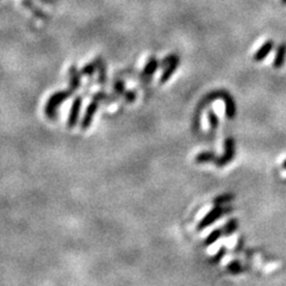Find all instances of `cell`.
I'll use <instances>...</instances> for the list:
<instances>
[{
	"mask_svg": "<svg viewBox=\"0 0 286 286\" xmlns=\"http://www.w3.org/2000/svg\"><path fill=\"white\" fill-rule=\"evenodd\" d=\"M230 199H233V196H231V194H225V196H222V197H218V198H216L215 203L216 204L225 203V202L230 201Z\"/></svg>",
	"mask_w": 286,
	"mask_h": 286,
	"instance_id": "cell-20",
	"label": "cell"
},
{
	"mask_svg": "<svg viewBox=\"0 0 286 286\" xmlns=\"http://www.w3.org/2000/svg\"><path fill=\"white\" fill-rule=\"evenodd\" d=\"M234 158V140L228 139L225 141V154L222 156L220 161H218V166H225V164L229 163L231 161V159Z\"/></svg>",
	"mask_w": 286,
	"mask_h": 286,
	"instance_id": "cell-6",
	"label": "cell"
},
{
	"mask_svg": "<svg viewBox=\"0 0 286 286\" xmlns=\"http://www.w3.org/2000/svg\"><path fill=\"white\" fill-rule=\"evenodd\" d=\"M82 73L78 72L77 67L72 66L69 68V85L73 91H77L80 88V83H82V79H80Z\"/></svg>",
	"mask_w": 286,
	"mask_h": 286,
	"instance_id": "cell-7",
	"label": "cell"
},
{
	"mask_svg": "<svg viewBox=\"0 0 286 286\" xmlns=\"http://www.w3.org/2000/svg\"><path fill=\"white\" fill-rule=\"evenodd\" d=\"M223 254H225V249H221V252H218L217 254L215 255L214 260H212V261H214V263H217L218 260H221V258H222Z\"/></svg>",
	"mask_w": 286,
	"mask_h": 286,
	"instance_id": "cell-23",
	"label": "cell"
},
{
	"mask_svg": "<svg viewBox=\"0 0 286 286\" xmlns=\"http://www.w3.org/2000/svg\"><path fill=\"white\" fill-rule=\"evenodd\" d=\"M113 90L116 91V93L123 96L125 93V88H124V82H121V80H117L115 83H113Z\"/></svg>",
	"mask_w": 286,
	"mask_h": 286,
	"instance_id": "cell-17",
	"label": "cell"
},
{
	"mask_svg": "<svg viewBox=\"0 0 286 286\" xmlns=\"http://www.w3.org/2000/svg\"><path fill=\"white\" fill-rule=\"evenodd\" d=\"M123 97L125 98V101L128 102H133L136 101V92H133V91H128V92H126L125 91V93L123 94Z\"/></svg>",
	"mask_w": 286,
	"mask_h": 286,
	"instance_id": "cell-19",
	"label": "cell"
},
{
	"mask_svg": "<svg viewBox=\"0 0 286 286\" xmlns=\"http://www.w3.org/2000/svg\"><path fill=\"white\" fill-rule=\"evenodd\" d=\"M237 228V222L235 220H231L229 221L228 223H226V225L225 226V233L226 235H230V234H233L234 231L236 230Z\"/></svg>",
	"mask_w": 286,
	"mask_h": 286,
	"instance_id": "cell-15",
	"label": "cell"
},
{
	"mask_svg": "<svg viewBox=\"0 0 286 286\" xmlns=\"http://www.w3.org/2000/svg\"><path fill=\"white\" fill-rule=\"evenodd\" d=\"M23 4H24V5H25V6H26V7H29V9H31V11H32V12H34V13H35V15H37V16H41V17H43V18H45V17H44V15H43V13H42V12H40V11H37V9H36V7H35V6H34V5H32L30 1H28V0H23Z\"/></svg>",
	"mask_w": 286,
	"mask_h": 286,
	"instance_id": "cell-18",
	"label": "cell"
},
{
	"mask_svg": "<svg viewBox=\"0 0 286 286\" xmlns=\"http://www.w3.org/2000/svg\"><path fill=\"white\" fill-rule=\"evenodd\" d=\"M99 102H101V101H99L98 98H96V97H93L92 102L88 104L87 109H86L85 111V115H83L82 123H80V128H82V130H87V129L90 128L91 124H92V121L94 116H96V112L98 111Z\"/></svg>",
	"mask_w": 286,
	"mask_h": 286,
	"instance_id": "cell-2",
	"label": "cell"
},
{
	"mask_svg": "<svg viewBox=\"0 0 286 286\" xmlns=\"http://www.w3.org/2000/svg\"><path fill=\"white\" fill-rule=\"evenodd\" d=\"M102 63V59H97V60H94L91 62V63L86 64L85 67L82 68V75H93V73L96 72V69L99 68V66Z\"/></svg>",
	"mask_w": 286,
	"mask_h": 286,
	"instance_id": "cell-11",
	"label": "cell"
},
{
	"mask_svg": "<svg viewBox=\"0 0 286 286\" xmlns=\"http://www.w3.org/2000/svg\"><path fill=\"white\" fill-rule=\"evenodd\" d=\"M73 92H74V91L71 88V90L59 91V92L51 94L50 98L48 99L47 102H45V106H44L45 117L49 118V120H56V118H58L59 107L61 106V104L64 101L71 98Z\"/></svg>",
	"mask_w": 286,
	"mask_h": 286,
	"instance_id": "cell-1",
	"label": "cell"
},
{
	"mask_svg": "<svg viewBox=\"0 0 286 286\" xmlns=\"http://www.w3.org/2000/svg\"><path fill=\"white\" fill-rule=\"evenodd\" d=\"M156 69H158V60L155 59V56H152V58L149 59V61L147 62V64H145L144 69H143L142 72V78L144 79V78H150L154 73L156 72Z\"/></svg>",
	"mask_w": 286,
	"mask_h": 286,
	"instance_id": "cell-9",
	"label": "cell"
},
{
	"mask_svg": "<svg viewBox=\"0 0 286 286\" xmlns=\"http://www.w3.org/2000/svg\"><path fill=\"white\" fill-rule=\"evenodd\" d=\"M284 167L286 168V161H285V163H284Z\"/></svg>",
	"mask_w": 286,
	"mask_h": 286,
	"instance_id": "cell-25",
	"label": "cell"
},
{
	"mask_svg": "<svg viewBox=\"0 0 286 286\" xmlns=\"http://www.w3.org/2000/svg\"><path fill=\"white\" fill-rule=\"evenodd\" d=\"M215 159V155L211 153H202L199 154L198 156L196 158L197 163H207V161H211Z\"/></svg>",
	"mask_w": 286,
	"mask_h": 286,
	"instance_id": "cell-13",
	"label": "cell"
},
{
	"mask_svg": "<svg viewBox=\"0 0 286 286\" xmlns=\"http://www.w3.org/2000/svg\"><path fill=\"white\" fill-rule=\"evenodd\" d=\"M99 78H98V82L102 85V83L106 82V67L104 66V64H101L99 66Z\"/></svg>",
	"mask_w": 286,
	"mask_h": 286,
	"instance_id": "cell-16",
	"label": "cell"
},
{
	"mask_svg": "<svg viewBox=\"0 0 286 286\" xmlns=\"http://www.w3.org/2000/svg\"><path fill=\"white\" fill-rule=\"evenodd\" d=\"M178 64H179V58H178V56L175 55L173 58V60L169 62L168 67H167V68L164 69V72L163 73V75H161V78H160V82L161 83H164L166 82H168L169 79H171L172 75H173L174 72L177 71Z\"/></svg>",
	"mask_w": 286,
	"mask_h": 286,
	"instance_id": "cell-5",
	"label": "cell"
},
{
	"mask_svg": "<svg viewBox=\"0 0 286 286\" xmlns=\"http://www.w3.org/2000/svg\"><path fill=\"white\" fill-rule=\"evenodd\" d=\"M221 235H222V230H214L209 236L206 237V240H205V245H209L215 244V242L220 239Z\"/></svg>",
	"mask_w": 286,
	"mask_h": 286,
	"instance_id": "cell-12",
	"label": "cell"
},
{
	"mask_svg": "<svg viewBox=\"0 0 286 286\" xmlns=\"http://www.w3.org/2000/svg\"><path fill=\"white\" fill-rule=\"evenodd\" d=\"M285 58H286V45L280 44L279 47H278L276 59H274V62H273L274 68H280V67L284 64Z\"/></svg>",
	"mask_w": 286,
	"mask_h": 286,
	"instance_id": "cell-10",
	"label": "cell"
},
{
	"mask_svg": "<svg viewBox=\"0 0 286 286\" xmlns=\"http://www.w3.org/2000/svg\"><path fill=\"white\" fill-rule=\"evenodd\" d=\"M225 104H226V116H228L229 118H233L234 115H235V105H234V102L230 98L225 99Z\"/></svg>",
	"mask_w": 286,
	"mask_h": 286,
	"instance_id": "cell-14",
	"label": "cell"
},
{
	"mask_svg": "<svg viewBox=\"0 0 286 286\" xmlns=\"http://www.w3.org/2000/svg\"><path fill=\"white\" fill-rule=\"evenodd\" d=\"M82 97H77L73 102L71 112H69V117L67 120V128L73 129L74 126H77L78 120H79L80 110H82Z\"/></svg>",
	"mask_w": 286,
	"mask_h": 286,
	"instance_id": "cell-4",
	"label": "cell"
},
{
	"mask_svg": "<svg viewBox=\"0 0 286 286\" xmlns=\"http://www.w3.org/2000/svg\"><path fill=\"white\" fill-rule=\"evenodd\" d=\"M229 209H223V207L221 206H216L215 209H212L211 211L209 212L205 217L203 218V221H202L201 223H199L198 225V230H203L204 228H206V226H209L210 225H212V223L216 222V221L218 220L220 217H222L223 215L225 214L226 211H228Z\"/></svg>",
	"mask_w": 286,
	"mask_h": 286,
	"instance_id": "cell-3",
	"label": "cell"
},
{
	"mask_svg": "<svg viewBox=\"0 0 286 286\" xmlns=\"http://www.w3.org/2000/svg\"><path fill=\"white\" fill-rule=\"evenodd\" d=\"M282 4L283 5H286V0H282Z\"/></svg>",
	"mask_w": 286,
	"mask_h": 286,
	"instance_id": "cell-24",
	"label": "cell"
},
{
	"mask_svg": "<svg viewBox=\"0 0 286 286\" xmlns=\"http://www.w3.org/2000/svg\"><path fill=\"white\" fill-rule=\"evenodd\" d=\"M210 122H211V124H212V128H216V126H217V124H218V120H217V117H216L215 116V113H210Z\"/></svg>",
	"mask_w": 286,
	"mask_h": 286,
	"instance_id": "cell-22",
	"label": "cell"
},
{
	"mask_svg": "<svg viewBox=\"0 0 286 286\" xmlns=\"http://www.w3.org/2000/svg\"><path fill=\"white\" fill-rule=\"evenodd\" d=\"M273 42L272 41H267L266 43H264L263 47L260 48L256 53L254 54V56H253V60L254 61H263L264 59L266 58L267 55H268L269 53H271L272 49H273Z\"/></svg>",
	"mask_w": 286,
	"mask_h": 286,
	"instance_id": "cell-8",
	"label": "cell"
},
{
	"mask_svg": "<svg viewBox=\"0 0 286 286\" xmlns=\"http://www.w3.org/2000/svg\"><path fill=\"white\" fill-rule=\"evenodd\" d=\"M228 269L230 272H234V273H236V272H240L241 271V265H240V264H237V263H233V264H230V265L228 266Z\"/></svg>",
	"mask_w": 286,
	"mask_h": 286,
	"instance_id": "cell-21",
	"label": "cell"
}]
</instances>
